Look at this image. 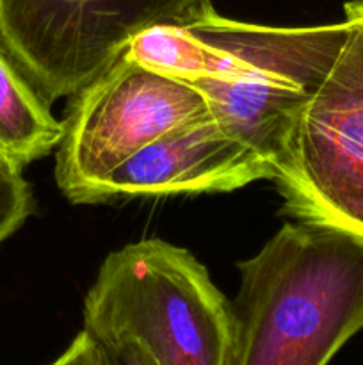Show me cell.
<instances>
[{
    "label": "cell",
    "mask_w": 363,
    "mask_h": 365,
    "mask_svg": "<svg viewBox=\"0 0 363 365\" xmlns=\"http://www.w3.org/2000/svg\"><path fill=\"white\" fill-rule=\"evenodd\" d=\"M64 123L0 50V152L23 170L60 143Z\"/></svg>",
    "instance_id": "ba28073f"
},
{
    "label": "cell",
    "mask_w": 363,
    "mask_h": 365,
    "mask_svg": "<svg viewBox=\"0 0 363 365\" xmlns=\"http://www.w3.org/2000/svg\"><path fill=\"white\" fill-rule=\"evenodd\" d=\"M84 330L139 342L160 365H230L233 355L231 302L191 252L160 239L107 255L85 296Z\"/></svg>",
    "instance_id": "3957f363"
},
{
    "label": "cell",
    "mask_w": 363,
    "mask_h": 365,
    "mask_svg": "<svg viewBox=\"0 0 363 365\" xmlns=\"http://www.w3.org/2000/svg\"><path fill=\"white\" fill-rule=\"evenodd\" d=\"M32 207L34 200L21 168L0 152V245L27 221Z\"/></svg>",
    "instance_id": "9c48e42d"
},
{
    "label": "cell",
    "mask_w": 363,
    "mask_h": 365,
    "mask_svg": "<svg viewBox=\"0 0 363 365\" xmlns=\"http://www.w3.org/2000/svg\"><path fill=\"white\" fill-rule=\"evenodd\" d=\"M50 365H105V362L95 339L82 330L64 349L63 355L57 356Z\"/></svg>",
    "instance_id": "8fae6325"
},
{
    "label": "cell",
    "mask_w": 363,
    "mask_h": 365,
    "mask_svg": "<svg viewBox=\"0 0 363 365\" xmlns=\"http://www.w3.org/2000/svg\"><path fill=\"white\" fill-rule=\"evenodd\" d=\"M347 21L273 27L212 14L187 27L160 25L135 36L127 52L192 82L224 132L273 166L292 123L330 73Z\"/></svg>",
    "instance_id": "6da1fadb"
},
{
    "label": "cell",
    "mask_w": 363,
    "mask_h": 365,
    "mask_svg": "<svg viewBox=\"0 0 363 365\" xmlns=\"http://www.w3.org/2000/svg\"><path fill=\"white\" fill-rule=\"evenodd\" d=\"M84 330V328H82ZM91 335V334H89ZM93 337V335H91ZM102 351L105 365H160L152 353L130 339L93 337Z\"/></svg>",
    "instance_id": "30bf717a"
},
{
    "label": "cell",
    "mask_w": 363,
    "mask_h": 365,
    "mask_svg": "<svg viewBox=\"0 0 363 365\" xmlns=\"http://www.w3.org/2000/svg\"><path fill=\"white\" fill-rule=\"evenodd\" d=\"M212 118L192 82L125 50L75 95L57 145L56 182L71 203H95L110 171L171 130Z\"/></svg>",
    "instance_id": "8992f818"
},
{
    "label": "cell",
    "mask_w": 363,
    "mask_h": 365,
    "mask_svg": "<svg viewBox=\"0 0 363 365\" xmlns=\"http://www.w3.org/2000/svg\"><path fill=\"white\" fill-rule=\"evenodd\" d=\"M274 170L256 150L224 132L214 118L171 130L110 171L95 203L135 196L228 192Z\"/></svg>",
    "instance_id": "52a82bcc"
},
{
    "label": "cell",
    "mask_w": 363,
    "mask_h": 365,
    "mask_svg": "<svg viewBox=\"0 0 363 365\" xmlns=\"http://www.w3.org/2000/svg\"><path fill=\"white\" fill-rule=\"evenodd\" d=\"M349 32L273 160L283 209L363 239V0L345 4Z\"/></svg>",
    "instance_id": "277c9868"
},
{
    "label": "cell",
    "mask_w": 363,
    "mask_h": 365,
    "mask_svg": "<svg viewBox=\"0 0 363 365\" xmlns=\"http://www.w3.org/2000/svg\"><path fill=\"white\" fill-rule=\"evenodd\" d=\"M212 14V0H0V50L52 103L77 95L141 32Z\"/></svg>",
    "instance_id": "5b68a950"
},
{
    "label": "cell",
    "mask_w": 363,
    "mask_h": 365,
    "mask_svg": "<svg viewBox=\"0 0 363 365\" xmlns=\"http://www.w3.org/2000/svg\"><path fill=\"white\" fill-rule=\"evenodd\" d=\"M230 365H327L363 330V239L285 225L241 264Z\"/></svg>",
    "instance_id": "7a4b0ae2"
}]
</instances>
